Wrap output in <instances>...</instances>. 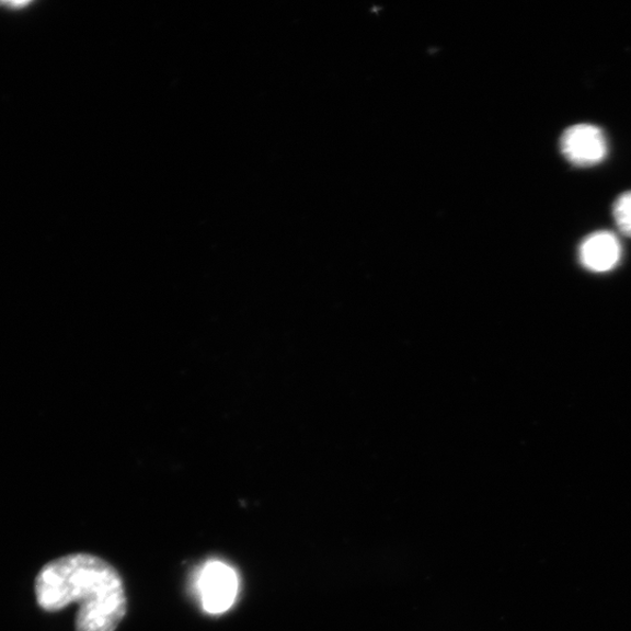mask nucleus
I'll use <instances>...</instances> for the list:
<instances>
[{
  "label": "nucleus",
  "instance_id": "obj_2",
  "mask_svg": "<svg viewBox=\"0 0 631 631\" xmlns=\"http://www.w3.org/2000/svg\"><path fill=\"white\" fill-rule=\"evenodd\" d=\"M198 590L203 609L219 616L234 605L239 593V576L222 561H208L200 571Z\"/></svg>",
  "mask_w": 631,
  "mask_h": 631
},
{
  "label": "nucleus",
  "instance_id": "obj_5",
  "mask_svg": "<svg viewBox=\"0 0 631 631\" xmlns=\"http://www.w3.org/2000/svg\"><path fill=\"white\" fill-rule=\"evenodd\" d=\"M612 216L619 230L631 238V191L622 193L613 203Z\"/></svg>",
  "mask_w": 631,
  "mask_h": 631
},
{
  "label": "nucleus",
  "instance_id": "obj_3",
  "mask_svg": "<svg viewBox=\"0 0 631 631\" xmlns=\"http://www.w3.org/2000/svg\"><path fill=\"white\" fill-rule=\"evenodd\" d=\"M560 151L572 165L592 168L605 160L608 152L607 138L600 128L581 123L561 135Z\"/></svg>",
  "mask_w": 631,
  "mask_h": 631
},
{
  "label": "nucleus",
  "instance_id": "obj_6",
  "mask_svg": "<svg viewBox=\"0 0 631 631\" xmlns=\"http://www.w3.org/2000/svg\"><path fill=\"white\" fill-rule=\"evenodd\" d=\"M4 7H9L11 9L13 8H25L27 5H30V2H10V3H2Z\"/></svg>",
  "mask_w": 631,
  "mask_h": 631
},
{
  "label": "nucleus",
  "instance_id": "obj_1",
  "mask_svg": "<svg viewBox=\"0 0 631 631\" xmlns=\"http://www.w3.org/2000/svg\"><path fill=\"white\" fill-rule=\"evenodd\" d=\"M35 596L49 612L79 604L77 631H115L127 612L126 588L118 572L87 553L50 561L35 578Z\"/></svg>",
  "mask_w": 631,
  "mask_h": 631
},
{
  "label": "nucleus",
  "instance_id": "obj_4",
  "mask_svg": "<svg viewBox=\"0 0 631 631\" xmlns=\"http://www.w3.org/2000/svg\"><path fill=\"white\" fill-rule=\"evenodd\" d=\"M621 256L620 240L616 234L607 231L589 234L578 249V260L582 265L594 273L612 271L619 265Z\"/></svg>",
  "mask_w": 631,
  "mask_h": 631
}]
</instances>
